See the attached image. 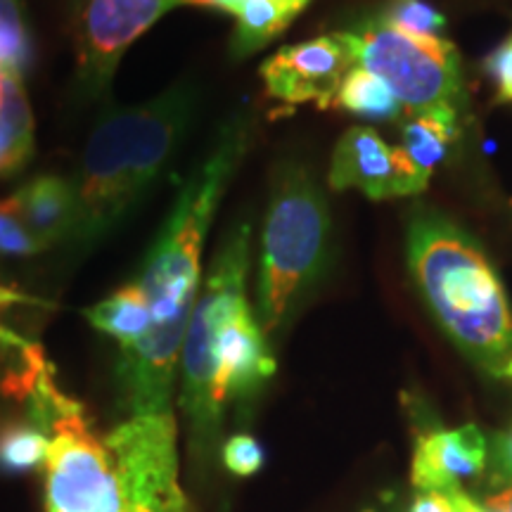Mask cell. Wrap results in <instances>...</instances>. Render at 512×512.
<instances>
[{"label": "cell", "mask_w": 512, "mask_h": 512, "mask_svg": "<svg viewBox=\"0 0 512 512\" xmlns=\"http://www.w3.org/2000/svg\"><path fill=\"white\" fill-rule=\"evenodd\" d=\"M335 107L370 121H394L403 117L401 102L368 69L351 67L339 86Z\"/></svg>", "instance_id": "obj_15"}, {"label": "cell", "mask_w": 512, "mask_h": 512, "mask_svg": "<svg viewBox=\"0 0 512 512\" xmlns=\"http://www.w3.org/2000/svg\"><path fill=\"white\" fill-rule=\"evenodd\" d=\"M247 3H256V0H200L202 8H219V10L230 12V15H235V12H238L242 5H247ZM268 3H280L299 15V12L309 5V0H268Z\"/></svg>", "instance_id": "obj_25"}, {"label": "cell", "mask_w": 512, "mask_h": 512, "mask_svg": "<svg viewBox=\"0 0 512 512\" xmlns=\"http://www.w3.org/2000/svg\"><path fill=\"white\" fill-rule=\"evenodd\" d=\"M408 512H458L446 491H418Z\"/></svg>", "instance_id": "obj_24"}, {"label": "cell", "mask_w": 512, "mask_h": 512, "mask_svg": "<svg viewBox=\"0 0 512 512\" xmlns=\"http://www.w3.org/2000/svg\"><path fill=\"white\" fill-rule=\"evenodd\" d=\"M24 221L43 245L72 240L76 226L74 185L60 176H38L15 192Z\"/></svg>", "instance_id": "obj_12"}, {"label": "cell", "mask_w": 512, "mask_h": 512, "mask_svg": "<svg viewBox=\"0 0 512 512\" xmlns=\"http://www.w3.org/2000/svg\"><path fill=\"white\" fill-rule=\"evenodd\" d=\"M46 245L36 238L34 230L24 221L17 197L0 200V254L3 256H34Z\"/></svg>", "instance_id": "obj_19"}, {"label": "cell", "mask_w": 512, "mask_h": 512, "mask_svg": "<svg viewBox=\"0 0 512 512\" xmlns=\"http://www.w3.org/2000/svg\"><path fill=\"white\" fill-rule=\"evenodd\" d=\"M337 34L349 50L351 64L375 74L406 114L463 107V69L456 46L446 38L403 34L380 19Z\"/></svg>", "instance_id": "obj_7"}, {"label": "cell", "mask_w": 512, "mask_h": 512, "mask_svg": "<svg viewBox=\"0 0 512 512\" xmlns=\"http://www.w3.org/2000/svg\"><path fill=\"white\" fill-rule=\"evenodd\" d=\"M31 55L34 50L22 0H0V67L24 79Z\"/></svg>", "instance_id": "obj_17"}, {"label": "cell", "mask_w": 512, "mask_h": 512, "mask_svg": "<svg viewBox=\"0 0 512 512\" xmlns=\"http://www.w3.org/2000/svg\"><path fill=\"white\" fill-rule=\"evenodd\" d=\"M446 494L458 512H512V479H508L494 496H486L482 503L467 494L463 486L446 489Z\"/></svg>", "instance_id": "obj_22"}, {"label": "cell", "mask_w": 512, "mask_h": 512, "mask_svg": "<svg viewBox=\"0 0 512 512\" xmlns=\"http://www.w3.org/2000/svg\"><path fill=\"white\" fill-rule=\"evenodd\" d=\"M221 460L235 477H252L264 467V448L252 434H233L223 444Z\"/></svg>", "instance_id": "obj_20"}, {"label": "cell", "mask_w": 512, "mask_h": 512, "mask_svg": "<svg viewBox=\"0 0 512 512\" xmlns=\"http://www.w3.org/2000/svg\"><path fill=\"white\" fill-rule=\"evenodd\" d=\"M5 389L48 434L43 512H192L174 411L128 415L98 432L38 342L17 358Z\"/></svg>", "instance_id": "obj_1"}, {"label": "cell", "mask_w": 512, "mask_h": 512, "mask_svg": "<svg viewBox=\"0 0 512 512\" xmlns=\"http://www.w3.org/2000/svg\"><path fill=\"white\" fill-rule=\"evenodd\" d=\"M252 226L238 223L223 238L204 278L178 366V406L190 448L209 458L230 406L245 403L275 373L268 335L247 299Z\"/></svg>", "instance_id": "obj_3"}, {"label": "cell", "mask_w": 512, "mask_h": 512, "mask_svg": "<svg viewBox=\"0 0 512 512\" xmlns=\"http://www.w3.org/2000/svg\"><path fill=\"white\" fill-rule=\"evenodd\" d=\"M361 512H384V510L377 508V505H368V508H363Z\"/></svg>", "instance_id": "obj_27"}, {"label": "cell", "mask_w": 512, "mask_h": 512, "mask_svg": "<svg viewBox=\"0 0 512 512\" xmlns=\"http://www.w3.org/2000/svg\"><path fill=\"white\" fill-rule=\"evenodd\" d=\"M22 304H38L36 299L27 297V294L12 290L8 285H0V351H10V354L19 356L24 349H29L31 339L22 337L19 332L12 328L8 323V313L10 309H15V306H22Z\"/></svg>", "instance_id": "obj_21"}, {"label": "cell", "mask_w": 512, "mask_h": 512, "mask_svg": "<svg viewBox=\"0 0 512 512\" xmlns=\"http://www.w3.org/2000/svg\"><path fill=\"white\" fill-rule=\"evenodd\" d=\"M332 242L330 204L302 164H283L268 192L256 271V318L266 335L287 323L318 285Z\"/></svg>", "instance_id": "obj_6"}, {"label": "cell", "mask_w": 512, "mask_h": 512, "mask_svg": "<svg viewBox=\"0 0 512 512\" xmlns=\"http://www.w3.org/2000/svg\"><path fill=\"white\" fill-rule=\"evenodd\" d=\"M484 69L494 83L498 100L512 102V36L486 57Z\"/></svg>", "instance_id": "obj_23"}, {"label": "cell", "mask_w": 512, "mask_h": 512, "mask_svg": "<svg viewBox=\"0 0 512 512\" xmlns=\"http://www.w3.org/2000/svg\"><path fill=\"white\" fill-rule=\"evenodd\" d=\"M486 437L477 425L434 427L415 437L411 482L418 491H446L486 467Z\"/></svg>", "instance_id": "obj_11"}, {"label": "cell", "mask_w": 512, "mask_h": 512, "mask_svg": "<svg viewBox=\"0 0 512 512\" xmlns=\"http://www.w3.org/2000/svg\"><path fill=\"white\" fill-rule=\"evenodd\" d=\"M34 152V114L22 76L0 67V178L15 174Z\"/></svg>", "instance_id": "obj_14"}, {"label": "cell", "mask_w": 512, "mask_h": 512, "mask_svg": "<svg viewBox=\"0 0 512 512\" xmlns=\"http://www.w3.org/2000/svg\"><path fill=\"white\" fill-rule=\"evenodd\" d=\"M460 126V110L441 107V110L411 114L403 126L401 152L418 181L430 185L432 174L444 164V159L456 145Z\"/></svg>", "instance_id": "obj_13"}, {"label": "cell", "mask_w": 512, "mask_h": 512, "mask_svg": "<svg viewBox=\"0 0 512 512\" xmlns=\"http://www.w3.org/2000/svg\"><path fill=\"white\" fill-rule=\"evenodd\" d=\"M181 5H200V0H86L79 29V60L91 86H105L126 50L166 12Z\"/></svg>", "instance_id": "obj_8"}, {"label": "cell", "mask_w": 512, "mask_h": 512, "mask_svg": "<svg viewBox=\"0 0 512 512\" xmlns=\"http://www.w3.org/2000/svg\"><path fill=\"white\" fill-rule=\"evenodd\" d=\"M406 266L422 302L472 366L512 387V306L482 245L444 211L418 207Z\"/></svg>", "instance_id": "obj_4"}, {"label": "cell", "mask_w": 512, "mask_h": 512, "mask_svg": "<svg viewBox=\"0 0 512 512\" xmlns=\"http://www.w3.org/2000/svg\"><path fill=\"white\" fill-rule=\"evenodd\" d=\"M382 24L420 38H444L446 17L425 0H384L377 15Z\"/></svg>", "instance_id": "obj_18"}, {"label": "cell", "mask_w": 512, "mask_h": 512, "mask_svg": "<svg viewBox=\"0 0 512 512\" xmlns=\"http://www.w3.org/2000/svg\"><path fill=\"white\" fill-rule=\"evenodd\" d=\"M496 463L501 467L503 477L512 479V427L496 439Z\"/></svg>", "instance_id": "obj_26"}, {"label": "cell", "mask_w": 512, "mask_h": 512, "mask_svg": "<svg viewBox=\"0 0 512 512\" xmlns=\"http://www.w3.org/2000/svg\"><path fill=\"white\" fill-rule=\"evenodd\" d=\"M192 114L195 91L176 86L100 121L72 183L76 226L69 245L91 249L124 223L174 157Z\"/></svg>", "instance_id": "obj_5"}, {"label": "cell", "mask_w": 512, "mask_h": 512, "mask_svg": "<svg viewBox=\"0 0 512 512\" xmlns=\"http://www.w3.org/2000/svg\"><path fill=\"white\" fill-rule=\"evenodd\" d=\"M351 67L349 50L335 31L278 50L261 67V79L273 100L285 105L311 102L318 110H330Z\"/></svg>", "instance_id": "obj_9"}, {"label": "cell", "mask_w": 512, "mask_h": 512, "mask_svg": "<svg viewBox=\"0 0 512 512\" xmlns=\"http://www.w3.org/2000/svg\"><path fill=\"white\" fill-rule=\"evenodd\" d=\"M249 145V119L235 114L190 171L176 204L133 283L150 311L143 347L119 358L121 399L128 415L174 411V392L188 325L202 290V254L219 204Z\"/></svg>", "instance_id": "obj_2"}, {"label": "cell", "mask_w": 512, "mask_h": 512, "mask_svg": "<svg viewBox=\"0 0 512 512\" xmlns=\"http://www.w3.org/2000/svg\"><path fill=\"white\" fill-rule=\"evenodd\" d=\"M48 453V434L36 422H17L0 434V465L12 472H31L43 467Z\"/></svg>", "instance_id": "obj_16"}, {"label": "cell", "mask_w": 512, "mask_h": 512, "mask_svg": "<svg viewBox=\"0 0 512 512\" xmlns=\"http://www.w3.org/2000/svg\"><path fill=\"white\" fill-rule=\"evenodd\" d=\"M332 190H358L368 200H396L422 195L418 181L399 145H389L368 126H354L337 140L328 171Z\"/></svg>", "instance_id": "obj_10"}]
</instances>
